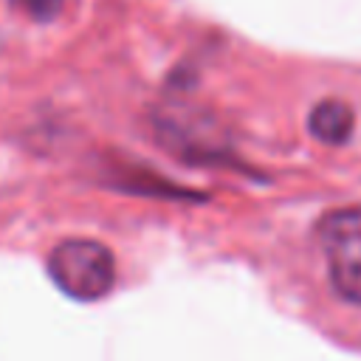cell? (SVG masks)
Instances as JSON below:
<instances>
[{
    "instance_id": "obj_2",
    "label": "cell",
    "mask_w": 361,
    "mask_h": 361,
    "mask_svg": "<svg viewBox=\"0 0 361 361\" xmlns=\"http://www.w3.org/2000/svg\"><path fill=\"white\" fill-rule=\"evenodd\" d=\"M316 240L336 293L361 305V206L327 212L316 226Z\"/></svg>"
},
{
    "instance_id": "obj_3",
    "label": "cell",
    "mask_w": 361,
    "mask_h": 361,
    "mask_svg": "<svg viewBox=\"0 0 361 361\" xmlns=\"http://www.w3.org/2000/svg\"><path fill=\"white\" fill-rule=\"evenodd\" d=\"M307 130L322 144L341 147L350 141V135L355 130V113L341 99H322L307 116Z\"/></svg>"
},
{
    "instance_id": "obj_4",
    "label": "cell",
    "mask_w": 361,
    "mask_h": 361,
    "mask_svg": "<svg viewBox=\"0 0 361 361\" xmlns=\"http://www.w3.org/2000/svg\"><path fill=\"white\" fill-rule=\"evenodd\" d=\"M14 6L37 23H48L62 11V0H14Z\"/></svg>"
},
{
    "instance_id": "obj_1",
    "label": "cell",
    "mask_w": 361,
    "mask_h": 361,
    "mask_svg": "<svg viewBox=\"0 0 361 361\" xmlns=\"http://www.w3.org/2000/svg\"><path fill=\"white\" fill-rule=\"evenodd\" d=\"M48 274L54 285L76 302H96L110 293L116 282V259L99 240H62L48 254Z\"/></svg>"
}]
</instances>
